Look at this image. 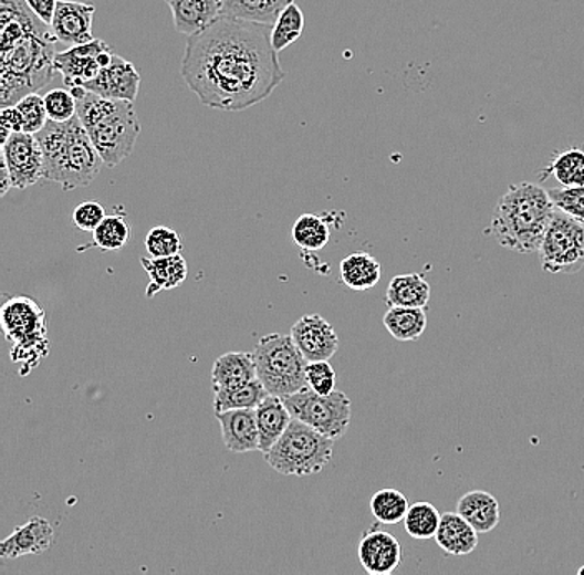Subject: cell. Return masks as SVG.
Listing matches in <instances>:
<instances>
[{"mask_svg":"<svg viewBox=\"0 0 584 575\" xmlns=\"http://www.w3.org/2000/svg\"><path fill=\"white\" fill-rule=\"evenodd\" d=\"M55 531L45 518H30L0 543L2 560H17L29 554H43L52 547Z\"/></svg>","mask_w":584,"mask_h":575,"instance_id":"17","label":"cell"},{"mask_svg":"<svg viewBox=\"0 0 584 575\" xmlns=\"http://www.w3.org/2000/svg\"><path fill=\"white\" fill-rule=\"evenodd\" d=\"M304 13L295 6V2L289 3L281 13H279L275 22L272 23L271 43L275 52L288 49L289 45L295 42L304 32Z\"/></svg>","mask_w":584,"mask_h":575,"instance_id":"32","label":"cell"},{"mask_svg":"<svg viewBox=\"0 0 584 575\" xmlns=\"http://www.w3.org/2000/svg\"><path fill=\"white\" fill-rule=\"evenodd\" d=\"M106 218L105 208L98 201H85L73 211V222L83 232H93Z\"/></svg>","mask_w":584,"mask_h":575,"instance_id":"42","label":"cell"},{"mask_svg":"<svg viewBox=\"0 0 584 575\" xmlns=\"http://www.w3.org/2000/svg\"><path fill=\"white\" fill-rule=\"evenodd\" d=\"M577 574H580V575H584V566H583V567H581V569H580V571H577Z\"/></svg>","mask_w":584,"mask_h":575,"instance_id":"45","label":"cell"},{"mask_svg":"<svg viewBox=\"0 0 584 575\" xmlns=\"http://www.w3.org/2000/svg\"><path fill=\"white\" fill-rule=\"evenodd\" d=\"M543 175L553 176L561 186H584V149H563L554 156Z\"/></svg>","mask_w":584,"mask_h":575,"instance_id":"31","label":"cell"},{"mask_svg":"<svg viewBox=\"0 0 584 575\" xmlns=\"http://www.w3.org/2000/svg\"><path fill=\"white\" fill-rule=\"evenodd\" d=\"M384 327L398 342H415L427 328V314L420 307H390L384 315Z\"/></svg>","mask_w":584,"mask_h":575,"instance_id":"27","label":"cell"},{"mask_svg":"<svg viewBox=\"0 0 584 575\" xmlns=\"http://www.w3.org/2000/svg\"><path fill=\"white\" fill-rule=\"evenodd\" d=\"M93 15H95V3L93 2L59 0L50 30L56 42L63 45H85L95 40L92 33Z\"/></svg>","mask_w":584,"mask_h":575,"instance_id":"13","label":"cell"},{"mask_svg":"<svg viewBox=\"0 0 584 575\" xmlns=\"http://www.w3.org/2000/svg\"><path fill=\"white\" fill-rule=\"evenodd\" d=\"M35 136L45 161L43 178L62 186L63 191L85 188L105 165L79 116L65 123L49 119Z\"/></svg>","mask_w":584,"mask_h":575,"instance_id":"3","label":"cell"},{"mask_svg":"<svg viewBox=\"0 0 584 575\" xmlns=\"http://www.w3.org/2000/svg\"><path fill=\"white\" fill-rule=\"evenodd\" d=\"M282 400L291 411L292 418H298L331 440H341L351 425V400L342 391L319 395L307 387L298 394L282 397Z\"/></svg>","mask_w":584,"mask_h":575,"instance_id":"8","label":"cell"},{"mask_svg":"<svg viewBox=\"0 0 584 575\" xmlns=\"http://www.w3.org/2000/svg\"><path fill=\"white\" fill-rule=\"evenodd\" d=\"M255 370L269 395L288 397L307 388V360L292 341L291 335H264L255 345Z\"/></svg>","mask_w":584,"mask_h":575,"instance_id":"7","label":"cell"},{"mask_svg":"<svg viewBox=\"0 0 584 575\" xmlns=\"http://www.w3.org/2000/svg\"><path fill=\"white\" fill-rule=\"evenodd\" d=\"M46 348H49V341L46 337H36L32 341L20 342V344L12 345V352H10V358L15 364L23 365L20 374L25 375L42 360L46 355Z\"/></svg>","mask_w":584,"mask_h":575,"instance_id":"40","label":"cell"},{"mask_svg":"<svg viewBox=\"0 0 584 575\" xmlns=\"http://www.w3.org/2000/svg\"><path fill=\"white\" fill-rule=\"evenodd\" d=\"M139 76L138 70L128 60L123 56H113L112 63L95 76V79L86 82V92L96 93L103 98L126 100V102H135L139 92Z\"/></svg>","mask_w":584,"mask_h":575,"instance_id":"16","label":"cell"},{"mask_svg":"<svg viewBox=\"0 0 584 575\" xmlns=\"http://www.w3.org/2000/svg\"><path fill=\"white\" fill-rule=\"evenodd\" d=\"M0 171H2V178H0V195L6 196L12 186V179H10L9 169H7L6 161L0 156Z\"/></svg>","mask_w":584,"mask_h":575,"instance_id":"44","label":"cell"},{"mask_svg":"<svg viewBox=\"0 0 584 575\" xmlns=\"http://www.w3.org/2000/svg\"><path fill=\"white\" fill-rule=\"evenodd\" d=\"M221 427L222 443L231 453L259 451V430L255 410H229L216 414Z\"/></svg>","mask_w":584,"mask_h":575,"instance_id":"18","label":"cell"},{"mask_svg":"<svg viewBox=\"0 0 584 575\" xmlns=\"http://www.w3.org/2000/svg\"><path fill=\"white\" fill-rule=\"evenodd\" d=\"M145 248L149 258H171V255L181 254L179 236L166 226L149 229L145 239Z\"/></svg>","mask_w":584,"mask_h":575,"instance_id":"37","label":"cell"},{"mask_svg":"<svg viewBox=\"0 0 584 575\" xmlns=\"http://www.w3.org/2000/svg\"><path fill=\"white\" fill-rule=\"evenodd\" d=\"M76 116L106 168H115L133 155L142 132L133 102L103 98L88 92L80 100Z\"/></svg>","mask_w":584,"mask_h":575,"instance_id":"5","label":"cell"},{"mask_svg":"<svg viewBox=\"0 0 584 575\" xmlns=\"http://www.w3.org/2000/svg\"><path fill=\"white\" fill-rule=\"evenodd\" d=\"M2 159L9 169L12 186L15 189H25L36 182L45 181L43 178L42 146L35 135L25 132H13L2 145Z\"/></svg>","mask_w":584,"mask_h":575,"instance_id":"10","label":"cell"},{"mask_svg":"<svg viewBox=\"0 0 584 575\" xmlns=\"http://www.w3.org/2000/svg\"><path fill=\"white\" fill-rule=\"evenodd\" d=\"M29 9L42 20L43 23L50 27L52 23L53 15H55L56 6L59 0H25Z\"/></svg>","mask_w":584,"mask_h":575,"instance_id":"43","label":"cell"},{"mask_svg":"<svg viewBox=\"0 0 584 575\" xmlns=\"http://www.w3.org/2000/svg\"><path fill=\"white\" fill-rule=\"evenodd\" d=\"M307 387L319 395H331L335 391V370L328 360L307 362L305 367Z\"/></svg>","mask_w":584,"mask_h":575,"instance_id":"41","label":"cell"},{"mask_svg":"<svg viewBox=\"0 0 584 575\" xmlns=\"http://www.w3.org/2000/svg\"><path fill=\"white\" fill-rule=\"evenodd\" d=\"M382 268L367 252H352L341 261V279L352 291H368L380 281Z\"/></svg>","mask_w":584,"mask_h":575,"instance_id":"26","label":"cell"},{"mask_svg":"<svg viewBox=\"0 0 584 575\" xmlns=\"http://www.w3.org/2000/svg\"><path fill=\"white\" fill-rule=\"evenodd\" d=\"M143 269L149 278L146 297L153 299L161 291L179 288L188 278V264L181 254L171 258H142Z\"/></svg>","mask_w":584,"mask_h":575,"instance_id":"23","label":"cell"},{"mask_svg":"<svg viewBox=\"0 0 584 575\" xmlns=\"http://www.w3.org/2000/svg\"><path fill=\"white\" fill-rule=\"evenodd\" d=\"M457 513L474 527L478 534H488L500 524V504L487 491H470L458 500Z\"/></svg>","mask_w":584,"mask_h":575,"instance_id":"24","label":"cell"},{"mask_svg":"<svg viewBox=\"0 0 584 575\" xmlns=\"http://www.w3.org/2000/svg\"><path fill=\"white\" fill-rule=\"evenodd\" d=\"M334 440L309 425L292 418L291 425L274 447L262 454L265 463L284 477H309L327 467L334 451Z\"/></svg>","mask_w":584,"mask_h":575,"instance_id":"6","label":"cell"},{"mask_svg":"<svg viewBox=\"0 0 584 575\" xmlns=\"http://www.w3.org/2000/svg\"><path fill=\"white\" fill-rule=\"evenodd\" d=\"M43 102H45L46 115L52 122L65 123L76 116L79 102L69 88L50 90L43 95Z\"/></svg>","mask_w":584,"mask_h":575,"instance_id":"38","label":"cell"},{"mask_svg":"<svg viewBox=\"0 0 584 575\" xmlns=\"http://www.w3.org/2000/svg\"><path fill=\"white\" fill-rule=\"evenodd\" d=\"M435 541L445 554L467 556L477 550L478 533L465 518L455 511V513L441 514Z\"/></svg>","mask_w":584,"mask_h":575,"instance_id":"22","label":"cell"},{"mask_svg":"<svg viewBox=\"0 0 584 575\" xmlns=\"http://www.w3.org/2000/svg\"><path fill=\"white\" fill-rule=\"evenodd\" d=\"M255 421L259 430V451L265 454L288 430L292 415L282 397L268 395L255 408Z\"/></svg>","mask_w":584,"mask_h":575,"instance_id":"21","label":"cell"},{"mask_svg":"<svg viewBox=\"0 0 584 575\" xmlns=\"http://www.w3.org/2000/svg\"><path fill=\"white\" fill-rule=\"evenodd\" d=\"M2 331L13 344L46 337L45 312L30 297H10L0 311Z\"/></svg>","mask_w":584,"mask_h":575,"instance_id":"12","label":"cell"},{"mask_svg":"<svg viewBox=\"0 0 584 575\" xmlns=\"http://www.w3.org/2000/svg\"><path fill=\"white\" fill-rule=\"evenodd\" d=\"M291 337L307 362L331 360L338 348L334 327L319 314L299 318L292 325Z\"/></svg>","mask_w":584,"mask_h":575,"instance_id":"14","label":"cell"},{"mask_svg":"<svg viewBox=\"0 0 584 575\" xmlns=\"http://www.w3.org/2000/svg\"><path fill=\"white\" fill-rule=\"evenodd\" d=\"M15 108L19 109L22 116V132L36 135L40 129L45 128L49 123V115H46L45 102L40 92L29 93L22 100L15 103Z\"/></svg>","mask_w":584,"mask_h":575,"instance_id":"36","label":"cell"},{"mask_svg":"<svg viewBox=\"0 0 584 575\" xmlns=\"http://www.w3.org/2000/svg\"><path fill=\"white\" fill-rule=\"evenodd\" d=\"M408 508L407 498L397 490H380L371 498L372 516L380 524L401 523Z\"/></svg>","mask_w":584,"mask_h":575,"instance_id":"34","label":"cell"},{"mask_svg":"<svg viewBox=\"0 0 584 575\" xmlns=\"http://www.w3.org/2000/svg\"><path fill=\"white\" fill-rule=\"evenodd\" d=\"M294 0H222V15L272 25Z\"/></svg>","mask_w":584,"mask_h":575,"instance_id":"28","label":"cell"},{"mask_svg":"<svg viewBox=\"0 0 584 575\" xmlns=\"http://www.w3.org/2000/svg\"><path fill=\"white\" fill-rule=\"evenodd\" d=\"M358 563L365 573L371 575H390L401 564L400 543L390 533L380 530H368L362 534L357 546Z\"/></svg>","mask_w":584,"mask_h":575,"instance_id":"15","label":"cell"},{"mask_svg":"<svg viewBox=\"0 0 584 575\" xmlns=\"http://www.w3.org/2000/svg\"><path fill=\"white\" fill-rule=\"evenodd\" d=\"M171 10L176 32L192 36L222 15V0H165Z\"/></svg>","mask_w":584,"mask_h":575,"instance_id":"19","label":"cell"},{"mask_svg":"<svg viewBox=\"0 0 584 575\" xmlns=\"http://www.w3.org/2000/svg\"><path fill=\"white\" fill-rule=\"evenodd\" d=\"M551 201L554 208L566 212L571 218L584 224V186H561L550 189Z\"/></svg>","mask_w":584,"mask_h":575,"instance_id":"39","label":"cell"},{"mask_svg":"<svg viewBox=\"0 0 584 575\" xmlns=\"http://www.w3.org/2000/svg\"><path fill=\"white\" fill-rule=\"evenodd\" d=\"M328 238H331V229L321 216H299L298 221L292 226V241L302 251H321L327 245Z\"/></svg>","mask_w":584,"mask_h":575,"instance_id":"30","label":"cell"},{"mask_svg":"<svg viewBox=\"0 0 584 575\" xmlns=\"http://www.w3.org/2000/svg\"><path fill=\"white\" fill-rule=\"evenodd\" d=\"M268 390L259 378L241 387L229 388V390L215 391L212 410L222 414L229 410H255L258 405L268 397Z\"/></svg>","mask_w":584,"mask_h":575,"instance_id":"29","label":"cell"},{"mask_svg":"<svg viewBox=\"0 0 584 575\" xmlns=\"http://www.w3.org/2000/svg\"><path fill=\"white\" fill-rule=\"evenodd\" d=\"M258 378L254 355L249 352H228L216 358L211 368L212 391L229 390Z\"/></svg>","mask_w":584,"mask_h":575,"instance_id":"20","label":"cell"},{"mask_svg":"<svg viewBox=\"0 0 584 575\" xmlns=\"http://www.w3.org/2000/svg\"><path fill=\"white\" fill-rule=\"evenodd\" d=\"M441 514L430 503H415L408 508L404 518V527L408 536L414 540H431L437 536L440 526Z\"/></svg>","mask_w":584,"mask_h":575,"instance_id":"33","label":"cell"},{"mask_svg":"<svg viewBox=\"0 0 584 575\" xmlns=\"http://www.w3.org/2000/svg\"><path fill=\"white\" fill-rule=\"evenodd\" d=\"M55 42L49 25L30 30L0 46V106L15 105L29 93L45 88L55 76Z\"/></svg>","mask_w":584,"mask_h":575,"instance_id":"4","label":"cell"},{"mask_svg":"<svg viewBox=\"0 0 584 575\" xmlns=\"http://www.w3.org/2000/svg\"><path fill=\"white\" fill-rule=\"evenodd\" d=\"M385 302L388 307L425 309L430 302V284L424 274L395 275L387 288Z\"/></svg>","mask_w":584,"mask_h":575,"instance_id":"25","label":"cell"},{"mask_svg":"<svg viewBox=\"0 0 584 575\" xmlns=\"http://www.w3.org/2000/svg\"><path fill=\"white\" fill-rule=\"evenodd\" d=\"M129 234V226L122 216H106L93 231V244L102 251H118L125 248Z\"/></svg>","mask_w":584,"mask_h":575,"instance_id":"35","label":"cell"},{"mask_svg":"<svg viewBox=\"0 0 584 575\" xmlns=\"http://www.w3.org/2000/svg\"><path fill=\"white\" fill-rule=\"evenodd\" d=\"M538 252L543 271L576 274L584 268V224L554 209Z\"/></svg>","mask_w":584,"mask_h":575,"instance_id":"9","label":"cell"},{"mask_svg":"<svg viewBox=\"0 0 584 575\" xmlns=\"http://www.w3.org/2000/svg\"><path fill=\"white\" fill-rule=\"evenodd\" d=\"M115 53L103 40H92L85 45L69 46L55 55L56 72L62 73L66 88L85 85L95 79L102 69L112 63Z\"/></svg>","mask_w":584,"mask_h":575,"instance_id":"11","label":"cell"},{"mask_svg":"<svg viewBox=\"0 0 584 575\" xmlns=\"http://www.w3.org/2000/svg\"><path fill=\"white\" fill-rule=\"evenodd\" d=\"M554 209L550 191L534 182H518L498 199L488 231L501 248L531 254L540 251Z\"/></svg>","mask_w":584,"mask_h":575,"instance_id":"2","label":"cell"},{"mask_svg":"<svg viewBox=\"0 0 584 575\" xmlns=\"http://www.w3.org/2000/svg\"><path fill=\"white\" fill-rule=\"evenodd\" d=\"M271 30L268 23L221 15L188 36L181 62L186 86L202 105L225 112L264 102L285 79Z\"/></svg>","mask_w":584,"mask_h":575,"instance_id":"1","label":"cell"}]
</instances>
